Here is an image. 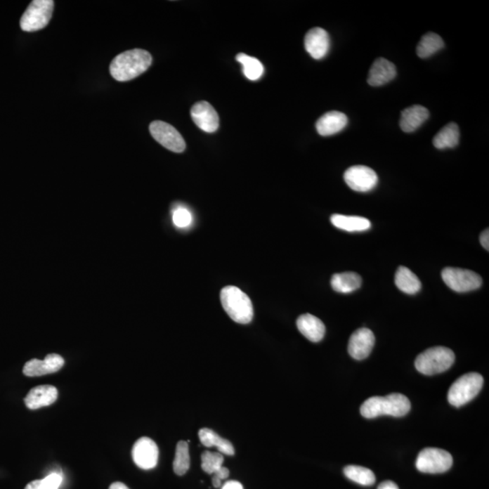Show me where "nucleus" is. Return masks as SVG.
<instances>
[{
	"mask_svg": "<svg viewBox=\"0 0 489 489\" xmlns=\"http://www.w3.org/2000/svg\"><path fill=\"white\" fill-rule=\"evenodd\" d=\"M152 58L143 49H133L122 53L110 65V73L115 80L127 82L134 79L147 71Z\"/></svg>",
	"mask_w": 489,
	"mask_h": 489,
	"instance_id": "1",
	"label": "nucleus"
},
{
	"mask_svg": "<svg viewBox=\"0 0 489 489\" xmlns=\"http://www.w3.org/2000/svg\"><path fill=\"white\" fill-rule=\"evenodd\" d=\"M410 401L400 393H391L385 397H371L360 406V415L366 419L382 415L403 417L410 410Z\"/></svg>",
	"mask_w": 489,
	"mask_h": 489,
	"instance_id": "2",
	"label": "nucleus"
},
{
	"mask_svg": "<svg viewBox=\"0 0 489 489\" xmlns=\"http://www.w3.org/2000/svg\"><path fill=\"white\" fill-rule=\"evenodd\" d=\"M221 305L228 316L237 324L247 325L252 321L254 309L252 300L234 285L225 287L221 292Z\"/></svg>",
	"mask_w": 489,
	"mask_h": 489,
	"instance_id": "3",
	"label": "nucleus"
},
{
	"mask_svg": "<svg viewBox=\"0 0 489 489\" xmlns=\"http://www.w3.org/2000/svg\"><path fill=\"white\" fill-rule=\"evenodd\" d=\"M455 362V354L450 348L436 346L419 354L415 367L421 374L435 375L446 372Z\"/></svg>",
	"mask_w": 489,
	"mask_h": 489,
	"instance_id": "4",
	"label": "nucleus"
},
{
	"mask_svg": "<svg viewBox=\"0 0 489 489\" xmlns=\"http://www.w3.org/2000/svg\"><path fill=\"white\" fill-rule=\"evenodd\" d=\"M484 384V379L476 372L462 375L454 382L448 393V400L451 405L462 407L479 393Z\"/></svg>",
	"mask_w": 489,
	"mask_h": 489,
	"instance_id": "5",
	"label": "nucleus"
},
{
	"mask_svg": "<svg viewBox=\"0 0 489 489\" xmlns=\"http://www.w3.org/2000/svg\"><path fill=\"white\" fill-rule=\"evenodd\" d=\"M54 7L55 2L52 0H34L22 15L21 30L25 32H34L48 26Z\"/></svg>",
	"mask_w": 489,
	"mask_h": 489,
	"instance_id": "6",
	"label": "nucleus"
},
{
	"mask_svg": "<svg viewBox=\"0 0 489 489\" xmlns=\"http://www.w3.org/2000/svg\"><path fill=\"white\" fill-rule=\"evenodd\" d=\"M452 464V456L448 451L437 448H426L417 457L416 468L422 473L438 474L448 471Z\"/></svg>",
	"mask_w": 489,
	"mask_h": 489,
	"instance_id": "7",
	"label": "nucleus"
},
{
	"mask_svg": "<svg viewBox=\"0 0 489 489\" xmlns=\"http://www.w3.org/2000/svg\"><path fill=\"white\" fill-rule=\"evenodd\" d=\"M444 283L457 293L478 289L482 285L481 275L468 269L446 268L441 272Z\"/></svg>",
	"mask_w": 489,
	"mask_h": 489,
	"instance_id": "8",
	"label": "nucleus"
},
{
	"mask_svg": "<svg viewBox=\"0 0 489 489\" xmlns=\"http://www.w3.org/2000/svg\"><path fill=\"white\" fill-rule=\"evenodd\" d=\"M150 131L156 142L162 144L166 149L174 152H183L186 149V143L181 134L172 125L162 121L152 122Z\"/></svg>",
	"mask_w": 489,
	"mask_h": 489,
	"instance_id": "9",
	"label": "nucleus"
},
{
	"mask_svg": "<svg viewBox=\"0 0 489 489\" xmlns=\"http://www.w3.org/2000/svg\"><path fill=\"white\" fill-rule=\"evenodd\" d=\"M344 181L351 189L358 193H368L378 183V176L372 169L366 166H353L344 172Z\"/></svg>",
	"mask_w": 489,
	"mask_h": 489,
	"instance_id": "10",
	"label": "nucleus"
},
{
	"mask_svg": "<svg viewBox=\"0 0 489 489\" xmlns=\"http://www.w3.org/2000/svg\"><path fill=\"white\" fill-rule=\"evenodd\" d=\"M131 455L134 463L140 469H152L158 463L159 448L152 438H141L134 443Z\"/></svg>",
	"mask_w": 489,
	"mask_h": 489,
	"instance_id": "11",
	"label": "nucleus"
},
{
	"mask_svg": "<svg viewBox=\"0 0 489 489\" xmlns=\"http://www.w3.org/2000/svg\"><path fill=\"white\" fill-rule=\"evenodd\" d=\"M375 344L374 333L368 328H360L354 332L348 344V353L353 359L365 360L371 353Z\"/></svg>",
	"mask_w": 489,
	"mask_h": 489,
	"instance_id": "12",
	"label": "nucleus"
},
{
	"mask_svg": "<svg viewBox=\"0 0 489 489\" xmlns=\"http://www.w3.org/2000/svg\"><path fill=\"white\" fill-rule=\"evenodd\" d=\"M191 118L200 129L212 133L218 130L219 118L211 103L202 101L195 103L191 108Z\"/></svg>",
	"mask_w": 489,
	"mask_h": 489,
	"instance_id": "13",
	"label": "nucleus"
},
{
	"mask_svg": "<svg viewBox=\"0 0 489 489\" xmlns=\"http://www.w3.org/2000/svg\"><path fill=\"white\" fill-rule=\"evenodd\" d=\"M65 360L59 354L50 353L44 360L32 359L28 360L23 368V374L28 377H37L55 374L62 369Z\"/></svg>",
	"mask_w": 489,
	"mask_h": 489,
	"instance_id": "14",
	"label": "nucleus"
},
{
	"mask_svg": "<svg viewBox=\"0 0 489 489\" xmlns=\"http://www.w3.org/2000/svg\"><path fill=\"white\" fill-rule=\"evenodd\" d=\"M305 48L313 58H324L330 49V37L325 30L315 27L307 32L305 37Z\"/></svg>",
	"mask_w": 489,
	"mask_h": 489,
	"instance_id": "15",
	"label": "nucleus"
},
{
	"mask_svg": "<svg viewBox=\"0 0 489 489\" xmlns=\"http://www.w3.org/2000/svg\"><path fill=\"white\" fill-rule=\"evenodd\" d=\"M58 389L52 385H40L31 389L30 393L25 398L28 409L37 410L39 408L51 405L58 400Z\"/></svg>",
	"mask_w": 489,
	"mask_h": 489,
	"instance_id": "16",
	"label": "nucleus"
},
{
	"mask_svg": "<svg viewBox=\"0 0 489 489\" xmlns=\"http://www.w3.org/2000/svg\"><path fill=\"white\" fill-rule=\"evenodd\" d=\"M348 124L347 116L343 112L332 111L326 112L316 122V130L320 136H331L340 133Z\"/></svg>",
	"mask_w": 489,
	"mask_h": 489,
	"instance_id": "17",
	"label": "nucleus"
},
{
	"mask_svg": "<svg viewBox=\"0 0 489 489\" xmlns=\"http://www.w3.org/2000/svg\"><path fill=\"white\" fill-rule=\"evenodd\" d=\"M396 67L385 58H379L370 69L368 84L372 86H382L396 77Z\"/></svg>",
	"mask_w": 489,
	"mask_h": 489,
	"instance_id": "18",
	"label": "nucleus"
},
{
	"mask_svg": "<svg viewBox=\"0 0 489 489\" xmlns=\"http://www.w3.org/2000/svg\"><path fill=\"white\" fill-rule=\"evenodd\" d=\"M296 325L300 333L313 343H318L325 337V326L324 322L310 313L300 315L297 319Z\"/></svg>",
	"mask_w": 489,
	"mask_h": 489,
	"instance_id": "19",
	"label": "nucleus"
},
{
	"mask_svg": "<svg viewBox=\"0 0 489 489\" xmlns=\"http://www.w3.org/2000/svg\"><path fill=\"white\" fill-rule=\"evenodd\" d=\"M429 116L428 109L422 105H412L403 110L400 121L401 130L405 133H412L428 120Z\"/></svg>",
	"mask_w": 489,
	"mask_h": 489,
	"instance_id": "20",
	"label": "nucleus"
},
{
	"mask_svg": "<svg viewBox=\"0 0 489 489\" xmlns=\"http://www.w3.org/2000/svg\"><path fill=\"white\" fill-rule=\"evenodd\" d=\"M199 438L203 446L207 448L216 447L218 448L219 452L223 454V455L233 456L235 454V448L231 442L221 438L211 429H200Z\"/></svg>",
	"mask_w": 489,
	"mask_h": 489,
	"instance_id": "21",
	"label": "nucleus"
},
{
	"mask_svg": "<svg viewBox=\"0 0 489 489\" xmlns=\"http://www.w3.org/2000/svg\"><path fill=\"white\" fill-rule=\"evenodd\" d=\"M363 279L354 272L338 273L332 278L331 285L334 291L341 294L353 293L359 289Z\"/></svg>",
	"mask_w": 489,
	"mask_h": 489,
	"instance_id": "22",
	"label": "nucleus"
},
{
	"mask_svg": "<svg viewBox=\"0 0 489 489\" xmlns=\"http://www.w3.org/2000/svg\"><path fill=\"white\" fill-rule=\"evenodd\" d=\"M331 222L334 227L348 232L366 231L372 227L369 219L357 216L334 214L331 217Z\"/></svg>",
	"mask_w": 489,
	"mask_h": 489,
	"instance_id": "23",
	"label": "nucleus"
},
{
	"mask_svg": "<svg viewBox=\"0 0 489 489\" xmlns=\"http://www.w3.org/2000/svg\"><path fill=\"white\" fill-rule=\"evenodd\" d=\"M395 285L401 292L415 294L422 289V282L419 278L406 266H400L395 275Z\"/></svg>",
	"mask_w": 489,
	"mask_h": 489,
	"instance_id": "24",
	"label": "nucleus"
},
{
	"mask_svg": "<svg viewBox=\"0 0 489 489\" xmlns=\"http://www.w3.org/2000/svg\"><path fill=\"white\" fill-rule=\"evenodd\" d=\"M459 141V126L454 122L445 125L433 138V145L438 150L454 148Z\"/></svg>",
	"mask_w": 489,
	"mask_h": 489,
	"instance_id": "25",
	"label": "nucleus"
},
{
	"mask_svg": "<svg viewBox=\"0 0 489 489\" xmlns=\"http://www.w3.org/2000/svg\"><path fill=\"white\" fill-rule=\"evenodd\" d=\"M444 48V42L438 34L428 33L422 37L417 46V55L421 58H427Z\"/></svg>",
	"mask_w": 489,
	"mask_h": 489,
	"instance_id": "26",
	"label": "nucleus"
},
{
	"mask_svg": "<svg viewBox=\"0 0 489 489\" xmlns=\"http://www.w3.org/2000/svg\"><path fill=\"white\" fill-rule=\"evenodd\" d=\"M190 467L189 442L181 441L178 442L176 452L174 460L175 474L183 476L186 474Z\"/></svg>",
	"mask_w": 489,
	"mask_h": 489,
	"instance_id": "27",
	"label": "nucleus"
},
{
	"mask_svg": "<svg viewBox=\"0 0 489 489\" xmlns=\"http://www.w3.org/2000/svg\"><path fill=\"white\" fill-rule=\"evenodd\" d=\"M237 61L240 62L243 67V74L247 79L252 81L259 80L264 73V67L261 62L252 56L240 53L237 56Z\"/></svg>",
	"mask_w": 489,
	"mask_h": 489,
	"instance_id": "28",
	"label": "nucleus"
},
{
	"mask_svg": "<svg viewBox=\"0 0 489 489\" xmlns=\"http://www.w3.org/2000/svg\"><path fill=\"white\" fill-rule=\"evenodd\" d=\"M344 473L350 481L362 485H374L376 481L374 473L363 467L347 466L344 468Z\"/></svg>",
	"mask_w": 489,
	"mask_h": 489,
	"instance_id": "29",
	"label": "nucleus"
},
{
	"mask_svg": "<svg viewBox=\"0 0 489 489\" xmlns=\"http://www.w3.org/2000/svg\"><path fill=\"white\" fill-rule=\"evenodd\" d=\"M224 456L219 452L204 451L202 455V469L208 474H215L218 470L223 467Z\"/></svg>",
	"mask_w": 489,
	"mask_h": 489,
	"instance_id": "30",
	"label": "nucleus"
},
{
	"mask_svg": "<svg viewBox=\"0 0 489 489\" xmlns=\"http://www.w3.org/2000/svg\"><path fill=\"white\" fill-rule=\"evenodd\" d=\"M63 478L60 474L52 473L41 481H34L27 485L25 489H58Z\"/></svg>",
	"mask_w": 489,
	"mask_h": 489,
	"instance_id": "31",
	"label": "nucleus"
},
{
	"mask_svg": "<svg viewBox=\"0 0 489 489\" xmlns=\"http://www.w3.org/2000/svg\"><path fill=\"white\" fill-rule=\"evenodd\" d=\"M172 221L177 228H186L193 222V216L186 208L177 207L172 213Z\"/></svg>",
	"mask_w": 489,
	"mask_h": 489,
	"instance_id": "32",
	"label": "nucleus"
},
{
	"mask_svg": "<svg viewBox=\"0 0 489 489\" xmlns=\"http://www.w3.org/2000/svg\"><path fill=\"white\" fill-rule=\"evenodd\" d=\"M221 489H244L242 484L240 482L231 481L226 482L222 485Z\"/></svg>",
	"mask_w": 489,
	"mask_h": 489,
	"instance_id": "33",
	"label": "nucleus"
},
{
	"mask_svg": "<svg viewBox=\"0 0 489 489\" xmlns=\"http://www.w3.org/2000/svg\"><path fill=\"white\" fill-rule=\"evenodd\" d=\"M481 242L482 244L483 247H484L485 249L489 250V230H488V228H487V230L482 232V234L481 235Z\"/></svg>",
	"mask_w": 489,
	"mask_h": 489,
	"instance_id": "34",
	"label": "nucleus"
},
{
	"mask_svg": "<svg viewBox=\"0 0 489 489\" xmlns=\"http://www.w3.org/2000/svg\"><path fill=\"white\" fill-rule=\"evenodd\" d=\"M214 476H217L221 481H223V479L228 478V476H230V470L225 468V467H222L221 469L215 473Z\"/></svg>",
	"mask_w": 489,
	"mask_h": 489,
	"instance_id": "35",
	"label": "nucleus"
},
{
	"mask_svg": "<svg viewBox=\"0 0 489 489\" xmlns=\"http://www.w3.org/2000/svg\"><path fill=\"white\" fill-rule=\"evenodd\" d=\"M378 489H399V487L393 481H384L379 485Z\"/></svg>",
	"mask_w": 489,
	"mask_h": 489,
	"instance_id": "36",
	"label": "nucleus"
},
{
	"mask_svg": "<svg viewBox=\"0 0 489 489\" xmlns=\"http://www.w3.org/2000/svg\"><path fill=\"white\" fill-rule=\"evenodd\" d=\"M109 489H130V488H128L126 485H124V483L115 482V483H112V484L111 485H110Z\"/></svg>",
	"mask_w": 489,
	"mask_h": 489,
	"instance_id": "37",
	"label": "nucleus"
},
{
	"mask_svg": "<svg viewBox=\"0 0 489 489\" xmlns=\"http://www.w3.org/2000/svg\"><path fill=\"white\" fill-rule=\"evenodd\" d=\"M221 482H222V481H221V479L217 478V476H213V478H212L213 487H214L216 488H221V485H222Z\"/></svg>",
	"mask_w": 489,
	"mask_h": 489,
	"instance_id": "38",
	"label": "nucleus"
}]
</instances>
